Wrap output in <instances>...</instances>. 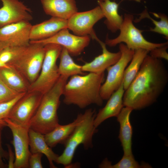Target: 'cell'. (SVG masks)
I'll use <instances>...</instances> for the list:
<instances>
[{
  "mask_svg": "<svg viewBox=\"0 0 168 168\" xmlns=\"http://www.w3.org/2000/svg\"><path fill=\"white\" fill-rule=\"evenodd\" d=\"M168 81V73L161 59L148 54L136 76L124 91V106L140 110L156 102Z\"/></svg>",
  "mask_w": 168,
  "mask_h": 168,
  "instance_id": "obj_1",
  "label": "cell"
},
{
  "mask_svg": "<svg viewBox=\"0 0 168 168\" xmlns=\"http://www.w3.org/2000/svg\"><path fill=\"white\" fill-rule=\"evenodd\" d=\"M104 76V72L71 76L64 88V103L68 105H74L81 109L92 104L101 106L103 100L100 91Z\"/></svg>",
  "mask_w": 168,
  "mask_h": 168,
  "instance_id": "obj_2",
  "label": "cell"
},
{
  "mask_svg": "<svg viewBox=\"0 0 168 168\" xmlns=\"http://www.w3.org/2000/svg\"><path fill=\"white\" fill-rule=\"evenodd\" d=\"M68 78L60 76L54 86L43 95L38 108L30 122L29 128L45 135L59 124L57 110Z\"/></svg>",
  "mask_w": 168,
  "mask_h": 168,
  "instance_id": "obj_3",
  "label": "cell"
},
{
  "mask_svg": "<svg viewBox=\"0 0 168 168\" xmlns=\"http://www.w3.org/2000/svg\"><path fill=\"white\" fill-rule=\"evenodd\" d=\"M96 113L95 110L89 109L82 113V118L64 145V149L58 156L55 162L65 167L72 166L77 147L82 145L86 149L92 147V138L97 129L94 124Z\"/></svg>",
  "mask_w": 168,
  "mask_h": 168,
  "instance_id": "obj_4",
  "label": "cell"
},
{
  "mask_svg": "<svg viewBox=\"0 0 168 168\" xmlns=\"http://www.w3.org/2000/svg\"><path fill=\"white\" fill-rule=\"evenodd\" d=\"M45 53L44 45L30 42L27 45L20 46L7 64L19 72L30 84L40 74Z\"/></svg>",
  "mask_w": 168,
  "mask_h": 168,
  "instance_id": "obj_5",
  "label": "cell"
},
{
  "mask_svg": "<svg viewBox=\"0 0 168 168\" xmlns=\"http://www.w3.org/2000/svg\"><path fill=\"white\" fill-rule=\"evenodd\" d=\"M45 53L40 74L29 86L28 91H35L44 94L55 84L60 75L57 65L62 47L54 43L45 45Z\"/></svg>",
  "mask_w": 168,
  "mask_h": 168,
  "instance_id": "obj_6",
  "label": "cell"
},
{
  "mask_svg": "<svg viewBox=\"0 0 168 168\" xmlns=\"http://www.w3.org/2000/svg\"><path fill=\"white\" fill-rule=\"evenodd\" d=\"M123 17V21L119 30V35L112 39H109L107 36L105 43L106 45L113 47L123 43L128 49L133 50L142 49L150 51L156 48L168 44V41L156 43L147 41L142 35V31L134 25V17L132 15L125 13Z\"/></svg>",
  "mask_w": 168,
  "mask_h": 168,
  "instance_id": "obj_7",
  "label": "cell"
},
{
  "mask_svg": "<svg viewBox=\"0 0 168 168\" xmlns=\"http://www.w3.org/2000/svg\"><path fill=\"white\" fill-rule=\"evenodd\" d=\"M119 49L121 53L120 58L116 63L106 69L107 77L100 88V94L103 100H108L119 87L123 81L125 69L134 53V50L128 49L123 43L119 44Z\"/></svg>",
  "mask_w": 168,
  "mask_h": 168,
  "instance_id": "obj_8",
  "label": "cell"
},
{
  "mask_svg": "<svg viewBox=\"0 0 168 168\" xmlns=\"http://www.w3.org/2000/svg\"><path fill=\"white\" fill-rule=\"evenodd\" d=\"M43 96L37 91L26 92L14 105L7 118L17 124L29 127L30 122L38 108Z\"/></svg>",
  "mask_w": 168,
  "mask_h": 168,
  "instance_id": "obj_9",
  "label": "cell"
},
{
  "mask_svg": "<svg viewBox=\"0 0 168 168\" xmlns=\"http://www.w3.org/2000/svg\"><path fill=\"white\" fill-rule=\"evenodd\" d=\"M104 17L98 6L85 12H77L67 20V28L79 36H91L97 41L99 40L93 29L95 24Z\"/></svg>",
  "mask_w": 168,
  "mask_h": 168,
  "instance_id": "obj_10",
  "label": "cell"
},
{
  "mask_svg": "<svg viewBox=\"0 0 168 168\" xmlns=\"http://www.w3.org/2000/svg\"><path fill=\"white\" fill-rule=\"evenodd\" d=\"M5 121L13 136L11 143L15 150L14 168H29V159L31 154L29 149V128L15 124L7 118Z\"/></svg>",
  "mask_w": 168,
  "mask_h": 168,
  "instance_id": "obj_11",
  "label": "cell"
},
{
  "mask_svg": "<svg viewBox=\"0 0 168 168\" xmlns=\"http://www.w3.org/2000/svg\"><path fill=\"white\" fill-rule=\"evenodd\" d=\"M90 39L89 35L79 36L72 34L66 28L50 37L30 42L40 43L44 45L49 43L57 44L65 48L70 55L76 56L80 54L89 45Z\"/></svg>",
  "mask_w": 168,
  "mask_h": 168,
  "instance_id": "obj_12",
  "label": "cell"
},
{
  "mask_svg": "<svg viewBox=\"0 0 168 168\" xmlns=\"http://www.w3.org/2000/svg\"><path fill=\"white\" fill-rule=\"evenodd\" d=\"M2 3L0 8V28L22 21H29L33 17L31 10L19 0H0Z\"/></svg>",
  "mask_w": 168,
  "mask_h": 168,
  "instance_id": "obj_13",
  "label": "cell"
},
{
  "mask_svg": "<svg viewBox=\"0 0 168 168\" xmlns=\"http://www.w3.org/2000/svg\"><path fill=\"white\" fill-rule=\"evenodd\" d=\"M32 26L29 21H22L0 28V41L8 43L10 46L27 45Z\"/></svg>",
  "mask_w": 168,
  "mask_h": 168,
  "instance_id": "obj_14",
  "label": "cell"
},
{
  "mask_svg": "<svg viewBox=\"0 0 168 168\" xmlns=\"http://www.w3.org/2000/svg\"><path fill=\"white\" fill-rule=\"evenodd\" d=\"M67 26V20L52 17L48 20L32 25L30 33V41L49 38Z\"/></svg>",
  "mask_w": 168,
  "mask_h": 168,
  "instance_id": "obj_15",
  "label": "cell"
},
{
  "mask_svg": "<svg viewBox=\"0 0 168 168\" xmlns=\"http://www.w3.org/2000/svg\"><path fill=\"white\" fill-rule=\"evenodd\" d=\"M124 91L123 81L119 88L108 99L105 106L96 114L94 120V124L96 128L107 119L118 115L124 106L123 97Z\"/></svg>",
  "mask_w": 168,
  "mask_h": 168,
  "instance_id": "obj_16",
  "label": "cell"
},
{
  "mask_svg": "<svg viewBox=\"0 0 168 168\" xmlns=\"http://www.w3.org/2000/svg\"><path fill=\"white\" fill-rule=\"evenodd\" d=\"M97 41L102 48V53L91 62L86 63L82 66V70L84 72H104L107 68L116 63L120 58L121 53L119 50L116 53L111 52L107 49L105 43L100 40Z\"/></svg>",
  "mask_w": 168,
  "mask_h": 168,
  "instance_id": "obj_17",
  "label": "cell"
},
{
  "mask_svg": "<svg viewBox=\"0 0 168 168\" xmlns=\"http://www.w3.org/2000/svg\"><path fill=\"white\" fill-rule=\"evenodd\" d=\"M45 13L52 17L68 20L78 12L75 0H41Z\"/></svg>",
  "mask_w": 168,
  "mask_h": 168,
  "instance_id": "obj_18",
  "label": "cell"
},
{
  "mask_svg": "<svg viewBox=\"0 0 168 168\" xmlns=\"http://www.w3.org/2000/svg\"><path fill=\"white\" fill-rule=\"evenodd\" d=\"M133 110L124 106L116 117L120 125L119 138L121 142L124 155L133 156L132 149L133 129L130 121V115Z\"/></svg>",
  "mask_w": 168,
  "mask_h": 168,
  "instance_id": "obj_19",
  "label": "cell"
},
{
  "mask_svg": "<svg viewBox=\"0 0 168 168\" xmlns=\"http://www.w3.org/2000/svg\"><path fill=\"white\" fill-rule=\"evenodd\" d=\"M29 145L31 153L39 152L47 157L51 168H56L54 165L58 155L54 153L46 142L44 135L29 128L28 131Z\"/></svg>",
  "mask_w": 168,
  "mask_h": 168,
  "instance_id": "obj_20",
  "label": "cell"
},
{
  "mask_svg": "<svg viewBox=\"0 0 168 168\" xmlns=\"http://www.w3.org/2000/svg\"><path fill=\"white\" fill-rule=\"evenodd\" d=\"M82 117V113L79 114L72 122L64 125L58 124L51 131L44 135L47 144L51 148L54 147L58 144H64Z\"/></svg>",
  "mask_w": 168,
  "mask_h": 168,
  "instance_id": "obj_21",
  "label": "cell"
},
{
  "mask_svg": "<svg viewBox=\"0 0 168 168\" xmlns=\"http://www.w3.org/2000/svg\"><path fill=\"white\" fill-rule=\"evenodd\" d=\"M104 17V23L108 29L115 33L119 30L123 21L124 17L118 13L119 3L110 0L98 2Z\"/></svg>",
  "mask_w": 168,
  "mask_h": 168,
  "instance_id": "obj_22",
  "label": "cell"
},
{
  "mask_svg": "<svg viewBox=\"0 0 168 168\" xmlns=\"http://www.w3.org/2000/svg\"><path fill=\"white\" fill-rule=\"evenodd\" d=\"M0 79L9 88L19 93L27 92L30 85L19 72L10 66L0 68Z\"/></svg>",
  "mask_w": 168,
  "mask_h": 168,
  "instance_id": "obj_23",
  "label": "cell"
},
{
  "mask_svg": "<svg viewBox=\"0 0 168 168\" xmlns=\"http://www.w3.org/2000/svg\"><path fill=\"white\" fill-rule=\"evenodd\" d=\"M149 51L144 49L134 50L133 58L128 66L126 68L124 75L123 84L125 91L138 72L142 62Z\"/></svg>",
  "mask_w": 168,
  "mask_h": 168,
  "instance_id": "obj_24",
  "label": "cell"
},
{
  "mask_svg": "<svg viewBox=\"0 0 168 168\" xmlns=\"http://www.w3.org/2000/svg\"><path fill=\"white\" fill-rule=\"evenodd\" d=\"M59 57L60 61L58 70L60 76L68 78L75 75L85 74V73L82 70V66L74 61L65 48L62 47Z\"/></svg>",
  "mask_w": 168,
  "mask_h": 168,
  "instance_id": "obj_25",
  "label": "cell"
},
{
  "mask_svg": "<svg viewBox=\"0 0 168 168\" xmlns=\"http://www.w3.org/2000/svg\"><path fill=\"white\" fill-rule=\"evenodd\" d=\"M155 16L160 18V20L157 21L152 18L148 14L147 10L145 9L140 14V16L133 21L138 22L142 19L147 18L150 19L153 23L155 27L150 28V31L156 33L164 36V38L168 39V18L165 14L159 13H156L151 12Z\"/></svg>",
  "mask_w": 168,
  "mask_h": 168,
  "instance_id": "obj_26",
  "label": "cell"
},
{
  "mask_svg": "<svg viewBox=\"0 0 168 168\" xmlns=\"http://www.w3.org/2000/svg\"><path fill=\"white\" fill-rule=\"evenodd\" d=\"M102 168H151L148 164L144 163L139 164L136 161L133 156L123 155L122 159L117 163L112 165L111 162L105 159L99 165Z\"/></svg>",
  "mask_w": 168,
  "mask_h": 168,
  "instance_id": "obj_27",
  "label": "cell"
},
{
  "mask_svg": "<svg viewBox=\"0 0 168 168\" xmlns=\"http://www.w3.org/2000/svg\"><path fill=\"white\" fill-rule=\"evenodd\" d=\"M20 94L16 97L9 101L0 103V130L7 127L5 119L8 114L14 105L25 93Z\"/></svg>",
  "mask_w": 168,
  "mask_h": 168,
  "instance_id": "obj_28",
  "label": "cell"
},
{
  "mask_svg": "<svg viewBox=\"0 0 168 168\" xmlns=\"http://www.w3.org/2000/svg\"><path fill=\"white\" fill-rule=\"evenodd\" d=\"M21 93L9 88L0 79V103L12 100Z\"/></svg>",
  "mask_w": 168,
  "mask_h": 168,
  "instance_id": "obj_29",
  "label": "cell"
},
{
  "mask_svg": "<svg viewBox=\"0 0 168 168\" xmlns=\"http://www.w3.org/2000/svg\"><path fill=\"white\" fill-rule=\"evenodd\" d=\"M168 44L156 47L151 50L149 52V55L156 58L164 59L168 60V54L166 51Z\"/></svg>",
  "mask_w": 168,
  "mask_h": 168,
  "instance_id": "obj_30",
  "label": "cell"
},
{
  "mask_svg": "<svg viewBox=\"0 0 168 168\" xmlns=\"http://www.w3.org/2000/svg\"><path fill=\"white\" fill-rule=\"evenodd\" d=\"M43 155L39 152L31 153L29 159V168H42L41 158Z\"/></svg>",
  "mask_w": 168,
  "mask_h": 168,
  "instance_id": "obj_31",
  "label": "cell"
},
{
  "mask_svg": "<svg viewBox=\"0 0 168 168\" xmlns=\"http://www.w3.org/2000/svg\"><path fill=\"white\" fill-rule=\"evenodd\" d=\"M2 130H0V168H5L8 167L7 164L3 161V159H8V151L5 150L3 148L2 144Z\"/></svg>",
  "mask_w": 168,
  "mask_h": 168,
  "instance_id": "obj_32",
  "label": "cell"
},
{
  "mask_svg": "<svg viewBox=\"0 0 168 168\" xmlns=\"http://www.w3.org/2000/svg\"><path fill=\"white\" fill-rule=\"evenodd\" d=\"M8 148V164H7L8 168H14V163L15 160V156L13 152L12 148L9 144L7 145Z\"/></svg>",
  "mask_w": 168,
  "mask_h": 168,
  "instance_id": "obj_33",
  "label": "cell"
},
{
  "mask_svg": "<svg viewBox=\"0 0 168 168\" xmlns=\"http://www.w3.org/2000/svg\"><path fill=\"white\" fill-rule=\"evenodd\" d=\"M8 46H10L8 43L0 41V52L4 48Z\"/></svg>",
  "mask_w": 168,
  "mask_h": 168,
  "instance_id": "obj_34",
  "label": "cell"
},
{
  "mask_svg": "<svg viewBox=\"0 0 168 168\" xmlns=\"http://www.w3.org/2000/svg\"><path fill=\"white\" fill-rule=\"evenodd\" d=\"M9 67L7 64L3 63L0 60V68H8Z\"/></svg>",
  "mask_w": 168,
  "mask_h": 168,
  "instance_id": "obj_35",
  "label": "cell"
},
{
  "mask_svg": "<svg viewBox=\"0 0 168 168\" xmlns=\"http://www.w3.org/2000/svg\"><path fill=\"white\" fill-rule=\"evenodd\" d=\"M97 0V2H100V1H103L105 0Z\"/></svg>",
  "mask_w": 168,
  "mask_h": 168,
  "instance_id": "obj_36",
  "label": "cell"
}]
</instances>
